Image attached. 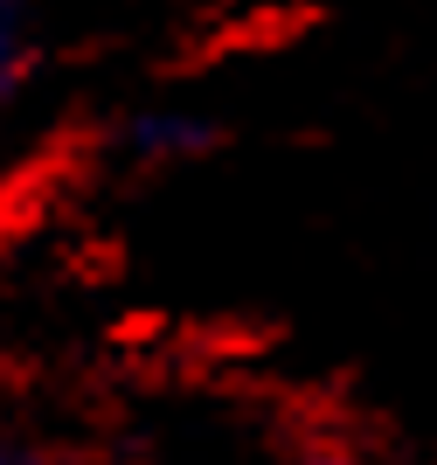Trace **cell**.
<instances>
[{
  "label": "cell",
  "mask_w": 437,
  "mask_h": 465,
  "mask_svg": "<svg viewBox=\"0 0 437 465\" xmlns=\"http://www.w3.org/2000/svg\"><path fill=\"white\" fill-rule=\"evenodd\" d=\"M215 146H223V118L194 112V104H139V112H125L112 125V160L133 181L202 167Z\"/></svg>",
  "instance_id": "1"
},
{
  "label": "cell",
  "mask_w": 437,
  "mask_h": 465,
  "mask_svg": "<svg viewBox=\"0 0 437 465\" xmlns=\"http://www.w3.org/2000/svg\"><path fill=\"white\" fill-rule=\"evenodd\" d=\"M49 56V0H0V118L35 91Z\"/></svg>",
  "instance_id": "2"
}]
</instances>
